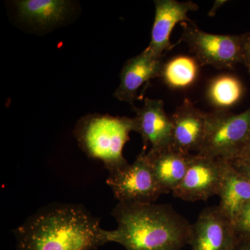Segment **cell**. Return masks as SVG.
<instances>
[{"label":"cell","mask_w":250,"mask_h":250,"mask_svg":"<svg viewBox=\"0 0 250 250\" xmlns=\"http://www.w3.org/2000/svg\"><path fill=\"white\" fill-rule=\"evenodd\" d=\"M16 250H95L111 243L110 231L83 206L51 204L14 231Z\"/></svg>","instance_id":"6da1fadb"},{"label":"cell","mask_w":250,"mask_h":250,"mask_svg":"<svg viewBox=\"0 0 250 250\" xmlns=\"http://www.w3.org/2000/svg\"><path fill=\"white\" fill-rule=\"evenodd\" d=\"M112 215L118 227L110 240L126 250H182L190 243L192 224L167 204L118 202Z\"/></svg>","instance_id":"7a4b0ae2"},{"label":"cell","mask_w":250,"mask_h":250,"mask_svg":"<svg viewBox=\"0 0 250 250\" xmlns=\"http://www.w3.org/2000/svg\"><path fill=\"white\" fill-rule=\"evenodd\" d=\"M131 131H135L134 118L95 113L81 118L74 134L83 152L90 159L103 162L109 173L129 164L123 156V148Z\"/></svg>","instance_id":"3957f363"},{"label":"cell","mask_w":250,"mask_h":250,"mask_svg":"<svg viewBox=\"0 0 250 250\" xmlns=\"http://www.w3.org/2000/svg\"><path fill=\"white\" fill-rule=\"evenodd\" d=\"M250 136V107L243 113L216 110L206 113L205 140L200 154L236 160Z\"/></svg>","instance_id":"277c9868"},{"label":"cell","mask_w":250,"mask_h":250,"mask_svg":"<svg viewBox=\"0 0 250 250\" xmlns=\"http://www.w3.org/2000/svg\"><path fill=\"white\" fill-rule=\"evenodd\" d=\"M181 41L186 42L200 65L233 68L243 62V35L205 32L192 21L182 23Z\"/></svg>","instance_id":"5b68a950"},{"label":"cell","mask_w":250,"mask_h":250,"mask_svg":"<svg viewBox=\"0 0 250 250\" xmlns=\"http://www.w3.org/2000/svg\"><path fill=\"white\" fill-rule=\"evenodd\" d=\"M143 149L136 160L121 170L109 172L106 183L119 202L154 203L163 192Z\"/></svg>","instance_id":"8992f818"},{"label":"cell","mask_w":250,"mask_h":250,"mask_svg":"<svg viewBox=\"0 0 250 250\" xmlns=\"http://www.w3.org/2000/svg\"><path fill=\"white\" fill-rule=\"evenodd\" d=\"M220 184L218 159L200 153L190 154L183 180L172 193L184 201H206L218 195Z\"/></svg>","instance_id":"52a82bcc"},{"label":"cell","mask_w":250,"mask_h":250,"mask_svg":"<svg viewBox=\"0 0 250 250\" xmlns=\"http://www.w3.org/2000/svg\"><path fill=\"white\" fill-rule=\"evenodd\" d=\"M234 225L218 206L207 207L192 225V250H231L238 241Z\"/></svg>","instance_id":"ba28073f"},{"label":"cell","mask_w":250,"mask_h":250,"mask_svg":"<svg viewBox=\"0 0 250 250\" xmlns=\"http://www.w3.org/2000/svg\"><path fill=\"white\" fill-rule=\"evenodd\" d=\"M135 131L142 136L144 149L161 150L172 147L173 125L167 116L164 102L156 99L146 98L141 108H134Z\"/></svg>","instance_id":"9c48e42d"},{"label":"cell","mask_w":250,"mask_h":250,"mask_svg":"<svg viewBox=\"0 0 250 250\" xmlns=\"http://www.w3.org/2000/svg\"><path fill=\"white\" fill-rule=\"evenodd\" d=\"M155 17L151 34L148 51L158 58H162L170 50L171 33L179 22H190L189 12L197 11L198 6L192 1L177 0H155Z\"/></svg>","instance_id":"30bf717a"},{"label":"cell","mask_w":250,"mask_h":250,"mask_svg":"<svg viewBox=\"0 0 250 250\" xmlns=\"http://www.w3.org/2000/svg\"><path fill=\"white\" fill-rule=\"evenodd\" d=\"M163 65L161 59L147 49L128 59L122 68L120 84L113 94L115 98L133 104L140 88L153 79L161 77Z\"/></svg>","instance_id":"8fae6325"},{"label":"cell","mask_w":250,"mask_h":250,"mask_svg":"<svg viewBox=\"0 0 250 250\" xmlns=\"http://www.w3.org/2000/svg\"><path fill=\"white\" fill-rule=\"evenodd\" d=\"M172 147L185 154L200 152L206 132V113L186 99L172 117Z\"/></svg>","instance_id":"7c38bea8"},{"label":"cell","mask_w":250,"mask_h":250,"mask_svg":"<svg viewBox=\"0 0 250 250\" xmlns=\"http://www.w3.org/2000/svg\"><path fill=\"white\" fill-rule=\"evenodd\" d=\"M218 161L220 184L218 207L233 223L240 212L250 202V181L233 167L231 161Z\"/></svg>","instance_id":"4fadbf2b"},{"label":"cell","mask_w":250,"mask_h":250,"mask_svg":"<svg viewBox=\"0 0 250 250\" xmlns=\"http://www.w3.org/2000/svg\"><path fill=\"white\" fill-rule=\"evenodd\" d=\"M146 155L163 193L173 192L183 180L190 154L170 147L161 150L149 149Z\"/></svg>","instance_id":"5bb4252c"},{"label":"cell","mask_w":250,"mask_h":250,"mask_svg":"<svg viewBox=\"0 0 250 250\" xmlns=\"http://www.w3.org/2000/svg\"><path fill=\"white\" fill-rule=\"evenodd\" d=\"M15 3L20 17L40 28L58 25L72 9L70 1L65 0H20Z\"/></svg>","instance_id":"9a60e30c"},{"label":"cell","mask_w":250,"mask_h":250,"mask_svg":"<svg viewBox=\"0 0 250 250\" xmlns=\"http://www.w3.org/2000/svg\"><path fill=\"white\" fill-rule=\"evenodd\" d=\"M244 88L241 81L231 75H223L210 81L207 90L208 102L216 110H225L241 100Z\"/></svg>","instance_id":"2e32d148"},{"label":"cell","mask_w":250,"mask_h":250,"mask_svg":"<svg viewBox=\"0 0 250 250\" xmlns=\"http://www.w3.org/2000/svg\"><path fill=\"white\" fill-rule=\"evenodd\" d=\"M200 63L195 57L179 56L163 65L161 77L167 86L182 89L190 86L196 80Z\"/></svg>","instance_id":"e0dca14e"},{"label":"cell","mask_w":250,"mask_h":250,"mask_svg":"<svg viewBox=\"0 0 250 250\" xmlns=\"http://www.w3.org/2000/svg\"><path fill=\"white\" fill-rule=\"evenodd\" d=\"M233 225L238 238H250V202L240 212Z\"/></svg>","instance_id":"ac0fdd59"},{"label":"cell","mask_w":250,"mask_h":250,"mask_svg":"<svg viewBox=\"0 0 250 250\" xmlns=\"http://www.w3.org/2000/svg\"><path fill=\"white\" fill-rule=\"evenodd\" d=\"M243 63L250 74V32L243 34Z\"/></svg>","instance_id":"d6986e66"},{"label":"cell","mask_w":250,"mask_h":250,"mask_svg":"<svg viewBox=\"0 0 250 250\" xmlns=\"http://www.w3.org/2000/svg\"><path fill=\"white\" fill-rule=\"evenodd\" d=\"M231 163L237 170L239 171L243 175L246 176L247 178L250 181V163L238 159L231 161Z\"/></svg>","instance_id":"ffe728a7"},{"label":"cell","mask_w":250,"mask_h":250,"mask_svg":"<svg viewBox=\"0 0 250 250\" xmlns=\"http://www.w3.org/2000/svg\"><path fill=\"white\" fill-rule=\"evenodd\" d=\"M231 250H250V238H238L236 244Z\"/></svg>","instance_id":"44dd1931"},{"label":"cell","mask_w":250,"mask_h":250,"mask_svg":"<svg viewBox=\"0 0 250 250\" xmlns=\"http://www.w3.org/2000/svg\"><path fill=\"white\" fill-rule=\"evenodd\" d=\"M238 159L250 163V136Z\"/></svg>","instance_id":"7402d4cb"},{"label":"cell","mask_w":250,"mask_h":250,"mask_svg":"<svg viewBox=\"0 0 250 250\" xmlns=\"http://www.w3.org/2000/svg\"><path fill=\"white\" fill-rule=\"evenodd\" d=\"M226 1H220V0L215 1L214 5H213L211 10H210L209 13H208V15H209L210 16H214L215 13H216L217 10H218L219 8L221 7L222 5L225 4Z\"/></svg>","instance_id":"603a6c76"}]
</instances>
